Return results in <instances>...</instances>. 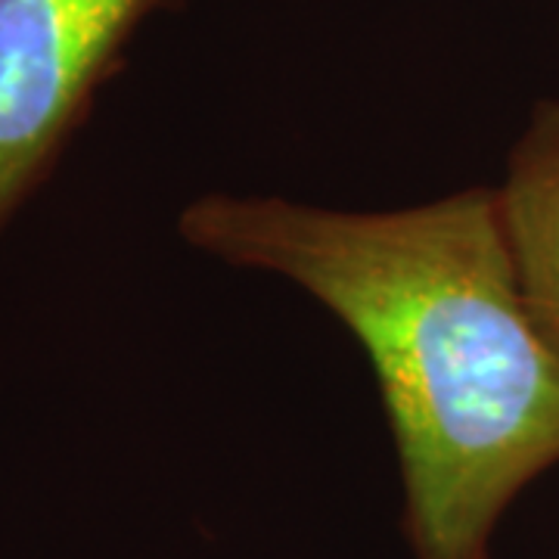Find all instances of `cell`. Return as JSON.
I'll use <instances>...</instances> for the list:
<instances>
[{"mask_svg":"<svg viewBox=\"0 0 559 559\" xmlns=\"http://www.w3.org/2000/svg\"><path fill=\"white\" fill-rule=\"evenodd\" d=\"M522 301L559 358V103H547L495 190Z\"/></svg>","mask_w":559,"mask_h":559,"instance_id":"obj_3","label":"cell"},{"mask_svg":"<svg viewBox=\"0 0 559 559\" xmlns=\"http://www.w3.org/2000/svg\"><path fill=\"white\" fill-rule=\"evenodd\" d=\"M162 0H0V230Z\"/></svg>","mask_w":559,"mask_h":559,"instance_id":"obj_2","label":"cell"},{"mask_svg":"<svg viewBox=\"0 0 559 559\" xmlns=\"http://www.w3.org/2000/svg\"><path fill=\"white\" fill-rule=\"evenodd\" d=\"M180 234L293 280L377 370L414 559H488L503 513L559 463V358L522 301L488 190L399 212L212 193Z\"/></svg>","mask_w":559,"mask_h":559,"instance_id":"obj_1","label":"cell"}]
</instances>
